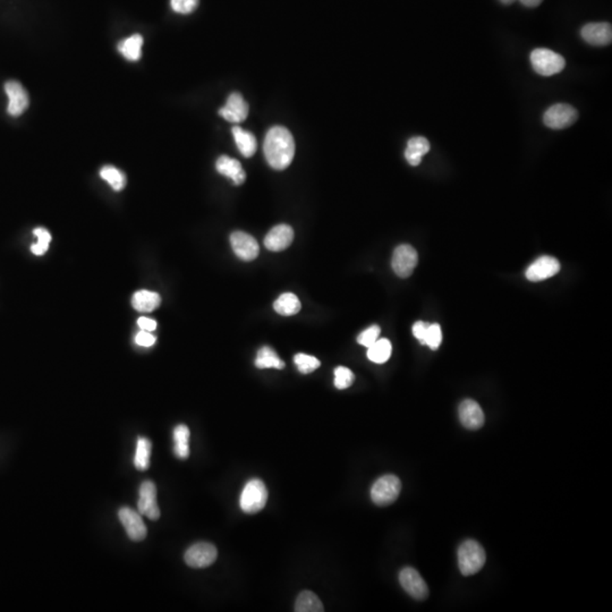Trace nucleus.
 <instances>
[{
	"instance_id": "obj_34",
	"label": "nucleus",
	"mask_w": 612,
	"mask_h": 612,
	"mask_svg": "<svg viewBox=\"0 0 612 612\" xmlns=\"http://www.w3.org/2000/svg\"><path fill=\"white\" fill-rule=\"evenodd\" d=\"M441 341L442 331L440 326L438 323L429 324V328H428V331H426V339H424V344L423 345H428L431 350H438L439 346L441 344Z\"/></svg>"
},
{
	"instance_id": "obj_29",
	"label": "nucleus",
	"mask_w": 612,
	"mask_h": 612,
	"mask_svg": "<svg viewBox=\"0 0 612 612\" xmlns=\"http://www.w3.org/2000/svg\"><path fill=\"white\" fill-rule=\"evenodd\" d=\"M151 449H152V443L150 440L140 437L138 445H136L134 458V465L138 471H147L150 466Z\"/></svg>"
},
{
	"instance_id": "obj_21",
	"label": "nucleus",
	"mask_w": 612,
	"mask_h": 612,
	"mask_svg": "<svg viewBox=\"0 0 612 612\" xmlns=\"http://www.w3.org/2000/svg\"><path fill=\"white\" fill-rule=\"evenodd\" d=\"M161 303L160 295L150 291H138L132 297V305L136 311L149 313L159 308Z\"/></svg>"
},
{
	"instance_id": "obj_2",
	"label": "nucleus",
	"mask_w": 612,
	"mask_h": 612,
	"mask_svg": "<svg viewBox=\"0 0 612 612\" xmlns=\"http://www.w3.org/2000/svg\"><path fill=\"white\" fill-rule=\"evenodd\" d=\"M485 551L481 544L474 540H467L459 547L458 566L464 576L478 573L485 566Z\"/></svg>"
},
{
	"instance_id": "obj_9",
	"label": "nucleus",
	"mask_w": 612,
	"mask_h": 612,
	"mask_svg": "<svg viewBox=\"0 0 612 612\" xmlns=\"http://www.w3.org/2000/svg\"><path fill=\"white\" fill-rule=\"evenodd\" d=\"M118 518L132 541L140 542L147 537V526L138 511L130 507H123L118 511Z\"/></svg>"
},
{
	"instance_id": "obj_26",
	"label": "nucleus",
	"mask_w": 612,
	"mask_h": 612,
	"mask_svg": "<svg viewBox=\"0 0 612 612\" xmlns=\"http://www.w3.org/2000/svg\"><path fill=\"white\" fill-rule=\"evenodd\" d=\"M256 367L258 369H277L282 370L285 367L284 360L279 358L278 355L271 347L265 346L258 352L256 360Z\"/></svg>"
},
{
	"instance_id": "obj_12",
	"label": "nucleus",
	"mask_w": 612,
	"mask_h": 612,
	"mask_svg": "<svg viewBox=\"0 0 612 612\" xmlns=\"http://www.w3.org/2000/svg\"><path fill=\"white\" fill-rule=\"evenodd\" d=\"M5 91L8 95L7 112L13 117L22 115L29 107V95L24 86L17 81H8L5 84Z\"/></svg>"
},
{
	"instance_id": "obj_14",
	"label": "nucleus",
	"mask_w": 612,
	"mask_h": 612,
	"mask_svg": "<svg viewBox=\"0 0 612 612\" xmlns=\"http://www.w3.org/2000/svg\"><path fill=\"white\" fill-rule=\"evenodd\" d=\"M560 271V263L554 256H541L527 268L525 276L530 282H542Z\"/></svg>"
},
{
	"instance_id": "obj_10",
	"label": "nucleus",
	"mask_w": 612,
	"mask_h": 612,
	"mask_svg": "<svg viewBox=\"0 0 612 612\" xmlns=\"http://www.w3.org/2000/svg\"><path fill=\"white\" fill-rule=\"evenodd\" d=\"M138 511L151 521H157L160 517V509L157 502V487L154 482L145 481L140 487Z\"/></svg>"
},
{
	"instance_id": "obj_33",
	"label": "nucleus",
	"mask_w": 612,
	"mask_h": 612,
	"mask_svg": "<svg viewBox=\"0 0 612 612\" xmlns=\"http://www.w3.org/2000/svg\"><path fill=\"white\" fill-rule=\"evenodd\" d=\"M354 380V374L347 367H338L334 370V386L337 389H347L353 384Z\"/></svg>"
},
{
	"instance_id": "obj_27",
	"label": "nucleus",
	"mask_w": 612,
	"mask_h": 612,
	"mask_svg": "<svg viewBox=\"0 0 612 612\" xmlns=\"http://www.w3.org/2000/svg\"><path fill=\"white\" fill-rule=\"evenodd\" d=\"M295 611L322 612L324 611V608L318 596H315V593L311 591H304L298 596L297 600H296Z\"/></svg>"
},
{
	"instance_id": "obj_8",
	"label": "nucleus",
	"mask_w": 612,
	"mask_h": 612,
	"mask_svg": "<svg viewBox=\"0 0 612 612\" xmlns=\"http://www.w3.org/2000/svg\"><path fill=\"white\" fill-rule=\"evenodd\" d=\"M218 551L213 544L208 542H199L187 549L184 556L187 566L192 568H206L212 565L217 560Z\"/></svg>"
},
{
	"instance_id": "obj_36",
	"label": "nucleus",
	"mask_w": 612,
	"mask_h": 612,
	"mask_svg": "<svg viewBox=\"0 0 612 612\" xmlns=\"http://www.w3.org/2000/svg\"><path fill=\"white\" fill-rule=\"evenodd\" d=\"M171 8L176 13L191 14L199 6V0H171Z\"/></svg>"
},
{
	"instance_id": "obj_22",
	"label": "nucleus",
	"mask_w": 612,
	"mask_h": 612,
	"mask_svg": "<svg viewBox=\"0 0 612 612\" xmlns=\"http://www.w3.org/2000/svg\"><path fill=\"white\" fill-rule=\"evenodd\" d=\"M232 132H233L236 145L241 151V154L245 158L252 157L253 154H256V147H258L256 136L238 126H235Z\"/></svg>"
},
{
	"instance_id": "obj_16",
	"label": "nucleus",
	"mask_w": 612,
	"mask_h": 612,
	"mask_svg": "<svg viewBox=\"0 0 612 612\" xmlns=\"http://www.w3.org/2000/svg\"><path fill=\"white\" fill-rule=\"evenodd\" d=\"M459 419L468 430L481 429L485 424V413L475 400H463L459 405Z\"/></svg>"
},
{
	"instance_id": "obj_20",
	"label": "nucleus",
	"mask_w": 612,
	"mask_h": 612,
	"mask_svg": "<svg viewBox=\"0 0 612 612\" xmlns=\"http://www.w3.org/2000/svg\"><path fill=\"white\" fill-rule=\"evenodd\" d=\"M430 151V143L426 138L415 136L407 142V149L405 150V158L411 166H419L422 161L423 156H426Z\"/></svg>"
},
{
	"instance_id": "obj_41",
	"label": "nucleus",
	"mask_w": 612,
	"mask_h": 612,
	"mask_svg": "<svg viewBox=\"0 0 612 612\" xmlns=\"http://www.w3.org/2000/svg\"><path fill=\"white\" fill-rule=\"evenodd\" d=\"M516 0H500L501 3H504V5H511V3H515Z\"/></svg>"
},
{
	"instance_id": "obj_19",
	"label": "nucleus",
	"mask_w": 612,
	"mask_h": 612,
	"mask_svg": "<svg viewBox=\"0 0 612 612\" xmlns=\"http://www.w3.org/2000/svg\"><path fill=\"white\" fill-rule=\"evenodd\" d=\"M216 168L218 173L230 178L235 185H241L245 182L246 174L243 169L242 164L233 158L221 156L217 160Z\"/></svg>"
},
{
	"instance_id": "obj_15",
	"label": "nucleus",
	"mask_w": 612,
	"mask_h": 612,
	"mask_svg": "<svg viewBox=\"0 0 612 612\" xmlns=\"http://www.w3.org/2000/svg\"><path fill=\"white\" fill-rule=\"evenodd\" d=\"M294 239V230L289 225L273 227L265 238V246L272 252H280L291 246Z\"/></svg>"
},
{
	"instance_id": "obj_39",
	"label": "nucleus",
	"mask_w": 612,
	"mask_h": 612,
	"mask_svg": "<svg viewBox=\"0 0 612 612\" xmlns=\"http://www.w3.org/2000/svg\"><path fill=\"white\" fill-rule=\"evenodd\" d=\"M138 327L141 328V330L143 331L151 332V331H154L157 329V322L152 320V319L145 318V317L138 319Z\"/></svg>"
},
{
	"instance_id": "obj_32",
	"label": "nucleus",
	"mask_w": 612,
	"mask_h": 612,
	"mask_svg": "<svg viewBox=\"0 0 612 612\" xmlns=\"http://www.w3.org/2000/svg\"><path fill=\"white\" fill-rule=\"evenodd\" d=\"M294 362L298 371L303 374H312L320 367V360L317 357L311 356L308 354H297L295 355Z\"/></svg>"
},
{
	"instance_id": "obj_31",
	"label": "nucleus",
	"mask_w": 612,
	"mask_h": 612,
	"mask_svg": "<svg viewBox=\"0 0 612 612\" xmlns=\"http://www.w3.org/2000/svg\"><path fill=\"white\" fill-rule=\"evenodd\" d=\"M33 234L38 237V242L31 246L33 254L38 256L46 254L47 251L49 249L50 242H51V235L49 232L46 228L39 227V228L33 230Z\"/></svg>"
},
{
	"instance_id": "obj_37",
	"label": "nucleus",
	"mask_w": 612,
	"mask_h": 612,
	"mask_svg": "<svg viewBox=\"0 0 612 612\" xmlns=\"http://www.w3.org/2000/svg\"><path fill=\"white\" fill-rule=\"evenodd\" d=\"M136 344L140 345L142 347H151L156 343V337L154 334H150L149 331H140L136 337H135Z\"/></svg>"
},
{
	"instance_id": "obj_11",
	"label": "nucleus",
	"mask_w": 612,
	"mask_h": 612,
	"mask_svg": "<svg viewBox=\"0 0 612 612\" xmlns=\"http://www.w3.org/2000/svg\"><path fill=\"white\" fill-rule=\"evenodd\" d=\"M400 585L416 600H426L429 596V589L423 577L412 567H406L400 573Z\"/></svg>"
},
{
	"instance_id": "obj_40",
	"label": "nucleus",
	"mask_w": 612,
	"mask_h": 612,
	"mask_svg": "<svg viewBox=\"0 0 612 612\" xmlns=\"http://www.w3.org/2000/svg\"><path fill=\"white\" fill-rule=\"evenodd\" d=\"M524 6L530 7V8H534V7L540 6L541 3L543 0H519Z\"/></svg>"
},
{
	"instance_id": "obj_13",
	"label": "nucleus",
	"mask_w": 612,
	"mask_h": 612,
	"mask_svg": "<svg viewBox=\"0 0 612 612\" xmlns=\"http://www.w3.org/2000/svg\"><path fill=\"white\" fill-rule=\"evenodd\" d=\"M234 253L243 261H253L259 256L260 247L256 239L244 232H234L230 235Z\"/></svg>"
},
{
	"instance_id": "obj_3",
	"label": "nucleus",
	"mask_w": 612,
	"mask_h": 612,
	"mask_svg": "<svg viewBox=\"0 0 612 612\" xmlns=\"http://www.w3.org/2000/svg\"><path fill=\"white\" fill-rule=\"evenodd\" d=\"M268 501V490L259 478H253L246 483L242 491L239 504L245 514H256L262 511Z\"/></svg>"
},
{
	"instance_id": "obj_5",
	"label": "nucleus",
	"mask_w": 612,
	"mask_h": 612,
	"mask_svg": "<svg viewBox=\"0 0 612 612\" xmlns=\"http://www.w3.org/2000/svg\"><path fill=\"white\" fill-rule=\"evenodd\" d=\"M402 482L396 475H384L376 481L371 489V498L377 506H389L400 497Z\"/></svg>"
},
{
	"instance_id": "obj_30",
	"label": "nucleus",
	"mask_w": 612,
	"mask_h": 612,
	"mask_svg": "<svg viewBox=\"0 0 612 612\" xmlns=\"http://www.w3.org/2000/svg\"><path fill=\"white\" fill-rule=\"evenodd\" d=\"M100 176L112 187V190L121 191L126 186V176L124 173H121L112 166H105L102 168Z\"/></svg>"
},
{
	"instance_id": "obj_4",
	"label": "nucleus",
	"mask_w": 612,
	"mask_h": 612,
	"mask_svg": "<svg viewBox=\"0 0 612 612\" xmlns=\"http://www.w3.org/2000/svg\"><path fill=\"white\" fill-rule=\"evenodd\" d=\"M530 62L534 71L541 76L556 75L565 69V58L554 50L539 48L530 53Z\"/></svg>"
},
{
	"instance_id": "obj_38",
	"label": "nucleus",
	"mask_w": 612,
	"mask_h": 612,
	"mask_svg": "<svg viewBox=\"0 0 612 612\" xmlns=\"http://www.w3.org/2000/svg\"><path fill=\"white\" fill-rule=\"evenodd\" d=\"M428 328H429V323H426V322H423V321H419V322H416L413 326V334H414V337L416 339H419L421 341V344H424V339H426V331H428Z\"/></svg>"
},
{
	"instance_id": "obj_28",
	"label": "nucleus",
	"mask_w": 612,
	"mask_h": 612,
	"mask_svg": "<svg viewBox=\"0 0 612 612\" xmlns=\"http://www.w3.org/2000/svg\"><path fill=\"white\" fill-rule=\"evenodd\" d=\"M391 350H393L391 343L386 338H382V339H378L372 346L369 347L367 357L374 363H386L391 356Z\"/></svg>"
},
{
	"instance_id": "obj_6",
	"label": "nucleus",
	"mask_w": 612,
	"mask_h": 612,
	"mask_svg": "<svg viewBox=\"0 0 612 612\" xmlns=\"http://www.w3.org/2000/svg\"><path fill=\"white\" fill-rule=\"evenodd\" d=\"M577 118L578 112L574 107L567 103H556L544 112L543 121L546 126L552 130H563L575 124Z\"/></svg>"
},
{
	"instance_id": "obj_17",
	"label": "nucleus",
	"mask_w": 612,
	"mask_h": 612,
	"mask_svg": "<svg viewBox=\"0 0 612 612\" xmlns=\"http://www.w3.org/2000/svg\"><path fill=\"white\" fill-rule=\"evenodd\" d=\"M249 105L239 93H232L226 105L219 110V115L230 123H241L249 116Z\"/></svg>"
},
{
	"instance_id": "obj_18",
	"label": "nucleus",
	"mask_w": 612,
	"mask_h": 612,
	"mask_svg": "<svg viewBox=\"0 0 612 612\" xmlns=\"http://www.w3.org/2000/svg\"><path fill=\"white\" fill-rule=\"evenodd\" d=\"M580 34L586 42L592 46H608L612 40L611 24L606 22L586 24Z\"/></svg>"
},
{
	"instance_id": "obj_24",
	"label": "nucleus",
	"mask_w": 612,
	"mask_h": 612,
	"mask_svg": "<svg viewBox=\"0 0 612 612\" xmlns=\"http://www.w3.org/2000/svg\"><path fill=\"white\" fill-rule=\"evenodd\" d=\"M273 308L279 315L289 317V315H297L301 310V302L296 295L292 294V293H285L277 298V301L273 303Z\"/></svg>"
},
{
	"instance_id": "obj_7",
	"label": "nucleus",
	"mask_w": 612,
	"mask_h": 612,
	"mask_svg": "<svg viewBox=\"0 0 612 612\" xmlns=\"http://www.w3.org/2000/svg\"><path fill=\"white\" fill-rule=\"evenodd\" d=\"M419 263V256L413 246L403 244L395 249L391 267L398 277L408 278Z\"/></svg>"
},
{
	"instance_id": "obj_23",
	"label": "nucleus",
	"mask_w": 612,
	"mask_h": 612,
	"mask_svg": "<svg viewBox=\"0 0 612 612\" xmlns=\"http://www.w3.org/2000/svg\"><path fill=\"white\" fill-rule=\"evenodd\" d=\"M174 452L180 459H186L190 456V429L184 424L174 429Z\"/></svg>"
},
{
	"instance_id": "obj_1",
	"label": "nucleus",
	"mask_w": 612,
	"mask_h": 612,
	"mask_svg": "<svg viewBox=\"0 0 612 612\" xmlns=\"http://www.w3.org/2000/svg\"><path fill=\"white\" fill-rule=\"evenodd\" d=\"M265 159L276 171H284L292 164L295 142L292 133L282 126H275L267 133L265 145Z\"/></svg>"
},
{
	"instance_id": "obj_35",
	"label": "nucleus",
	"mask_w": 612,
	"mask_h": 612,
	"mask_svg": "<svg viewBox=\"0 0 612 612\" xmlns=\"http://www.w3.org/2000/svg\"><path fill=\"white\" fill-rule=\"evenodd\" d=\"M380 331L381 329L379 326H371L367 330L360 332V336L357 337V343L365 347H370L379 339Z\"/></svg>"
},
{
	"instance_id": "obj_25",
	"label": "nucleus",
	"mask_w": 612,
	"mask_h": 612,
	"mask_svg": "<svg viewBox=\"0 0 612 612\" xmlns=\"http://www.w3.org/2000/svg\"><path fill=\"white\" fill-rule=\"evenodd\" d=\"M142 46H143V38L140 34H134L127 39L123 40L118 45V50L125 58L135 62L141 57Z\"/></svg>"
}]
</instances>
